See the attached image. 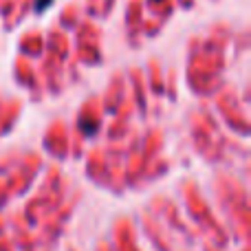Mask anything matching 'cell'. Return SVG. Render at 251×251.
<instances>
[{"label":"cell","instance_id":"1","mask_svg":"<svg viewBox=\"0 0 251 251\" xmlns=\"http://www.w3.org/2000/svg\"><path fill=\"white\" fill-rule=\"evenodd\" d=\"M53 0H35V11H44V9L51 4Z\"/></svg>","mask_w":251,"mask_h":251}]
</instances>
